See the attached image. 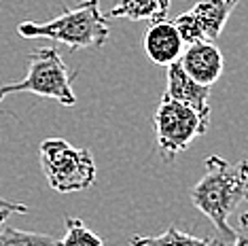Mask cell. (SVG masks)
Here are the masks:
<instances>
[{
    "mask_svg": "<svg viewBox=\"0 0 248 246\" xmlns=\"http://www.w3.org/2000/svg\"><path fill=\"white\" fill-rule=\"evenodd\" d=\"M210 87L189 77L180 62L168 64V87L166 93L174 100H180L195 110L204 121L210 123Z\"/></svg>",
    "mask_w": 248,
    "mask_h": 246,
    "instance_id": "obj_6",
    "label": "cell"
},
{
    "mask_svg": "<svg viewBox=\"0 0 248 246\" xmlns=\"http://www.w3.org/2000/svg\"><path fill=\"white\" fill-rule=\"evenodd\" d=\"M235 244H248V221H240V229H235Z\"/></svg>",
    "mask_w": 248,
    "mask_h": 246,
    "instance_id": "obj_16",
    "label": "cell"
},
{
    "mask_svg": "<svg viewBox=\"0 0 248 246\" xmlns=\"http://www.w3.org/2000/svg\"><path fill=\"white\" fill-rule=\"evenodd\" d=\"M174 26H176L178 34L180 38H183L185 45H191V43H197V41H206V32L204 28H202V24L197 21V17L191 11H187V13H180L176 19H174ZM210 41V38H208Z\"/></svg>",
    "mask_w": 248,
    "mask_h": 246,
    "instance_id": "obj_14",
    "label": "cell"
},
{
    "mask_svg": "<svg viewBox=\"0 0 248 246\" xmlns=\"http://www.w3.org/2000/svg\"><path fill=\"white\" fill-rule=\"evenodd\" d=\"M170 2L172 0H115L108 15L129 21H155L168 15Z\"/></svg>",
    "mask_w": 248,
    "mask_h": 246,
    "instance_id": "obj_10",
    "label": "cell"
},
{
    "mask_svg": "<svg viewBox=\"0 0 248 246\" xmlns=\"http://www.w3.org/2000/svg\"><path fill=\"white\" fill-rule=\"evenodd\" d=\"M72 72L55 47H38L28 55V72L17 83L0 85V102L11 93H34L53 98L62 106H75L77 96L72 89Z\"/></svg>",
    "mask_w": 248,
    "mask_h": 246,
    "instance_id": "obj_3",
    "label": "cell"
},
{
    "mask_svg": "<svg viewBox=\"0 0 248 246\" xmlns=\"http://www.w3.org/2000/svg\"><path fill=\"white\" fill-rule=\"evenodd\" d=\"M246 193L248 159L229 164L218 155L206 157V174L191 187L189 198L221 233L218 244H235V229L229 225V216L242 200H246Z\"/></svg>",
    "mask_w": 248,
    "mask_h": 246,
    "instance_id": "obj_1",
    "label": "cell"
},
{
    "mask_svg": "<svg viewBox=\"0 0 248 246\" xmlns=\"http://www.w3.org/2000/svg\"><path fill=\"white\" fill-rule=\"evenodd\" d=\"M38 153L43 174L53 191L77 193L95 183L98 168L89 149L75 147L64 138H47L41 142Z\"/></svg>",
    "mask_w": 248,
    "mask_h": 246,
    "instance_id": "obj_4",
    "label": "cell"
},
{
    "mask_svg": "<svg viewBox=\"0 0 248 246\" xmlns=\"http://www.w3.org/2000/svg\"><path fill=\"white\" fill-rule=\"evenodd\" d=\"M17 34L24 38H49L70 49L104 47L110 28L100 11V0H83L49 21H21Z\"/></svg>",
    "mask_w": 248,
    "mask_h": 246,
    "instance_id": "obj_2",
    "label": "cell"
},
{
    "mask_svg": "<svg viewBox=\"0 0 248 246\" xmlns=\"http://www.w3.org/2000/svg\"><path fill=\"white\" fill-rule=\"evenodd\" d=\"M183 49L185 43L180 38L174 21H168L166 17L151 21L149 30L144 34V53L153 64L168 66L172 62H178Z\"/></svg>",
    "mask_w": 248,
    "mask_h": 246,
    "instance_id": "obj_8",
    "label": "cell"
},
{
    "mask_svg": "<svg viewBox=\"0 0 248 246\" xmlns=\"http://www.w3.org/2000/svg\"><path fill=\"white\" fill-rule=\"evenodd\" d=\"M64 225H66V233L62 240H58V246H102L104 244V240L95 236L78 216H66Z\"/></svg>",
    "mask_w": 248,
    "mask_h": 246,
    "instance_id": "obj_13",
    "label": "cell"
},
{
    "mask_svg": "<svg viewBox=\"0 0 248 246\" xmlns=\"http://www.w3.org/2000/svg\"><path fill=\"white\" fill-rule=\"evenodd\" d=\"M132 244L136 246H157V244H218V240L212 238H197L193 233H187L178 227H168L159 236H136L132 238Z\"/></svg>",
    "mask_w": 248,
    "mask_h": 246,
    "instance_id": "obj_11",
    "label": "cell"
},
{
    "mask_svg": "<svg viewBox=\"0 0 248 246\" xmlns=\"http://www.w3.org/2000/svg\"><path fill=\"white\" fill-rule=\"evenodd\" d=\"M246 202H248V193H246ZM240 221H248V210H246V212H242V215H240Z\"/></svg>",
    "mask_w": 248,
    "mask_h": 246,
    "instance_id": "obj_17",
    "label": "cell"
},
{
    "mask_svg": "<svg viewBox=\"0 0 248 246\" xmlns=\"http://www.w3.org/2000/svg\"><path fill=\"white\" fill-rule=\"evenodd\" d=\"M178 62L189 77H193L195 81L204 83V85L217 83L225 66L223 53L208 38L187 45V49H183V53H180Z\"/></svg>",
    "mask_w": 248,
    "mask_h": 246,
    "instance_id": "obj_7",
    "label": "cell"
},
{
    "mask_svg": "<svg viewBox=\"0 0 248 246\" xmlns=\"http://www.w3.org/2000/svg\"><path fill=\"white\" fill-rule=\"evenodd\" d=\"M153 125L157 149L163 159L170 161L178 153H183L197 136L206 134L210 123L202 119L191 106L163 93L155 108Z\"/></svg>",
    "mask_w": 248,
    "mask_h": 246,
    "instance_id": "obj_5",
    "label": "cell"
},
{
    "mask_svg": "<svg viewBox=\"0 0 248 246\" xmlns=\"http://www.w3.org/2000/svg\"><path fill=\"white\" fill-rule=\"evenodd\" d=\"M28 212H30V208L26 204L11 202V200L0 195V219H9L11 215H28Z\"/></svg>",
    "mask_w": 248,
    "mask_h": 246,
    "instance_id": "obj_15",
    "label": "cell"
},
{
    "mask_svg": "<svg viewBox=\"0 0 248 246\" xmlns=\"http://www.w3.org/2000/svg\"><path fill=\"white\" fill-rule=\"evenodd\" d=\"M58 246V240L47 236V233H34L26 231V229H13L7 225V219H0V246Z\"/></svg>",
    "mask_w": 248,
    "mask_h": 246,
    "instance_id": "obj_12",
    "label": "cell"
},
{
    "mask_svg": "<svg viewBox=\"0 0 248 246\" xmlns=\"http://www.w3.org/2000/svg\"><path fill=\"white\" fill-rule=\"evenodd\" d=\"M240 0H197L189 11L197 17V21L204 28L206 36L210 41H217L227 24L231 11L238 7Z\"/></svg>",
    "mask_w": 248,
    "mask_h": 246,
    "instance_id": "obj_9",
    "label": "cell"
}]
</instances>
